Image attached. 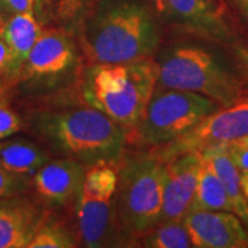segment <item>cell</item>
I'll return each mask as SVG.
<instances>
[{"label":"cell","mask_w":248,"mask_h":248,"mask_svg":"<svg viewBox=\"0 0 248 248\" xmlns=\"http://www.w3.org/2000/svg\"><path fill=\"white\" fill-rule=\"evenodd\" d=\"M84 43L95 63H124L151 57L160 43L151 10L134 0L108 4L91 17Z\"/></svg>","instance_id":"cell-3"},{"label":"cell","mask_w":248,"mask_h":248,"mask_svg":"<svg viewBox=\"0 0 248 248\" xmlns=\"http://www.w3.org/2000/svg\"><path fill=\"white\" fill-rule=\"evenodd\" d=\"M33 1L35 0H0V4L14 16L22 13H33Z\"/></svg>","instance_id":"cell-24"},{"label":"cell","mask_w":248,"mask_h":248,"mask_svg":"<svg viewBox=\"0 0 248 248\" xmlns=\"http://www.w3.org/2000/svg\"><path fill=\"white\" fill-rule=\"evenodd\" d=\"M213 210V211H233V204L225 186L215 175L213 170L202 161L200 177L195 197L189 211Z\"/></svg>","instance_id":"cell-18"},{"label":"cell","mask_w":248,"mask_h":248,"mask_svg":"<svg viewBox=\"0 0 248 248\" xmlns=\"http://www.w3.org/2000/svg\"><path fill=\"white\" fill-rule=\"evenodd\" d=\"M75 61V46L60 29L43 32L28 55L27 71L36 76H55L69 69Z\"/></svg>","instance_id":"cell-14"},{"label":"cell","mask_w":248,"mask_h":248,"mask_svg":"<svg viewBox=\"0 0 248 248\" xmlns=\"http://www.w3.org/2000/svg\"><path fill=\"white\" fill-rule=\"evenodd\" d=\"M241 185H243V192H244L246 200H247L248 203V174L241 175Z\"/></svg>","instance_id":"cell-28"},{"label":"cell","mask_w":248,"mask_h":248,"mask_svg":"<svg viewBox=\"0 0 248 248\" xmlns=\"http://www.w3.org/2000/svg\"><path fill=\"white\" fill-rule=\"evenodd\" d=\"M11 65V53L9 45L4 40V37H0V72L10 69Z\"/></svg>","instance_id":"cell-25"},{"label":"cell","mask_w":248,"mask_h":248,"mask_svg":"<svg viewBox=\"0 0 248 248\" xmlns=\"http://www.w3.org/2000/svg\"><path fill=\"white\" fill-rule=\"evenodd\" d=\"M86 178V167L73 157L50 160L32 178L43 203L62 207L78 200Z\"/></svg>","instance_id":"cell-13"},{"label":"cell","mask_w":248,"mask_h":248,"mask_svg":"<svg viewBox=\"0 0 248 248\" xmlns=\"http://www.w3.org/2000/svg\"><path fill=\"white\" fill-rule=\"evenodd\" d=\"M156 89L193 91L229 107L241 97L239 80L223 62L202 46L175 45L157 57Z\"/></svg>","instance_id":"cell-5"},{"label":"cell","mask_w":248,"mask_h":248,"mask_svg":"<svg viewBox=\"0 0 248 248\" xmlns=\"http://www.w3.org/2000/svg\"><path fill=\"white\" fill-rule=\"evenodd\" d=\"M21 119L10 108L0 104V140L16 134L21 128Z\"/></svg>","instance_id":"cell-22"},{"label":"cell","mask_w":248,"mask_h":248,"mask_svg":"<svg viewBox=\"0 0 248 248\" xmlns=\"http://www.w3.org/2000/svg\"><path fill=\"white\" fill-rule=\"evenodd\" d=\"M200 156L202 161L213 170L225 186L233 204L234 214H237L243 221L248 222V203L243 192L241 174L229 155L226 143L205 148L200 152Z\"/></svg>","instance_id":"cell-15"},{"label":"cell","mask_w":248,"mask_h":248,"mask_svg":"<svg viewBox=\"0 0 248 248\" xmlns=\"http://www.w3.org/2000/svg\"><path fill=\"white\" fill-rule=\"evenodd\" d=\"M35 127L54 149L89 167L119 163L128 142L125 128L93 107L43 112Z\"/></svg>","instance_id":"cell-1"},{"label":"cell","mask_w":248,"mask_h":248,"mask_svg":"<svg viewBox=\"0 0 248 248\" xmlns=\"http://www.w3.org/2000/svg\"><path fill=\"white\" fill-rule=\"evenodd\" d=\"M202 169L200 153H185L166 161L160 222L182 221L195 197Z\"/></svg>","instance_id":"cell-10"},{"label":"cell","mask_w":248,"mask_h":248,"mask_svg":"<svg viewBox=\"0 0 248 248\" xmlns=\"http://www.w3.org/2000/svg\"><path fill=\"white\" fill-rule=\"evenodd\" d=\"M166 161L152 152L125 159L117 174L113 207L117 231L142 237L161 218Z\"/></svg>","instance_id":"cell-4"},{"label":"cell","mask_w":248,"mask_h":248,"mask_svg":"<svg viewBox=\"0 0 248 248\" xmlns=\"http://www.w3.org/2000/svg\"><path fill=\"white\" fill-rule=\"evenodd\" d=\"M31 185L32 179H29V175L9 171L0 164V197L27 193Z\"/></svg>","instance_id":"cell-21"},{"label":"cell","mask_w":248,"mask_h":248,"mask_svg":"<svg viewBox=\"0 0 248 248\" xmlns=\"http://www.w3.org/2000/svg\"><path fill=\"white\" fill-rule=\"evenodd\" d=\"M117 172L110 164L91 166L76 203L78 240L83 247L113 246L119 234L115 219Z\"/></svg>","instance_id":"cell-7"},{"label":"cell","mask_w":248,"mask_h":248,"mask_svg":"<svg viewBox=\"0 0 248 248\" xmlns=\"http://www.w3.org/2000/svg\"><path fill=\"white\" fill-rule=\"evenodd\" d=\"M248 135V99H239L221 108L177 140L163 145L155 153L163 161L185 153H200L205 148L237 141Z\"/></svg>","instance_id":"cell-8"},{"label":"cell","mask_w":248,"mask_h":248,"mask_svg":"<svg viewBox=\"0 0 248 248\" xmlns=\"http://www.w3.org/2000/svg\"><path fill=\"white\" fill-rule=\"evenodd\" d=\"M148 248H190L193 243L184 221L159 222L141 239Z\"/></svg>","instance_id":"cell-19"},{"label":"cell","mask_w":248,"mask_h":248,"mask_svg":"<svg viewBox=\"0 0 248 248\" xmlns=\"http://www.w3.org/2000/svg\"><path fill=\"white\" fill-rule=\"evenodd\" d=\"M231 157L239 169L241 175L248 174V142L237 140L231 143H226Z\"/></svg>","instance_id":"cell-23"},{"label":"cell","mask_w":248,"mask_h":248,"mask_svg":"<svg viewBox=\"0 0 248 248\" xmlns=\"http://www.w3.org/2000/svg\"><path fill=\"white\" fill-rule=\"evenodd\" d=\"M160 16L217 42H229L232 29L219 0H153Z\"/></svg>","instance_id":"cell-9"},{"label":"cell","mask_w":248,"mask_h":248,"mask_svg":"<svg viewBox=\"0 0 248 248\" xmlns=\"http://www.w3.org/2000/svg\"><path fill=\"white\" fill-rule=\"evenodd\" d=\"M239 10L248 18V0H233Z\"/></svg>","instance_id":"cell-27"},{"label":"cell","mask_w":248,"mask_h":248,"mask_svg":"<svg viewBox=\"0 0 248 248\" xmlns=\"http://www.w3.org/2000/svg\"><path fill=\"white\" fill-rule=\"evenodd\" d=\"M46 218L43 205L25 193L0 197V248L28 247Z\"/></svg>","instance_id":"cell-12"},{"label":"cell","mask_w":248,"mask_h":248,"mask_svg":"<svg viewBox=\"0 0 248 248\" xmlns=\"http://www.w3.org/2000/svg\"><path fill=\"white\" fill-rule=\"evenodd\" d=\"M159 79V65L151 57L124 63H94L81 86V94L128 133L141 119Z\"/></svg>","instance_id":"cell-2"},{"label":"cell","mask_w":248,"mask_h":248,"mask_svg":"<svg viewBox=\"0 0 248 248\" xmlns=\"http://www.w3.org/2000/svg\"><path fill=\"white\" fill-rule=\"evenodd\" d=\"M247 226H248V222H247ZM247 231H248V229H247Z\"/></svg>","instance_id":"cell-32"},{"label":"cell","mask_w":248,"mask_h":248,"mask_svg":"<svg viewBox=\"0 0 248 248\" xmlns=\"http://www.w3.org/2000/svg\"><path fill=\"white\" fill-rule=\"evenodd\" d=\"M48 161L50 155L25 138L0 143V164L13 172L31 177Z\"/></svg>","instance_id":"cell-17"},{"label":"cell","mask_w":248,"mask_h":248,"mask_svg":"<svg viewBox=\"0 0 248 248\" xmlns=\"http://www.w3.org/2000/svg\"><path fill=\"white\" fill-rule=\"evenodd\" d=\"M78 243L75 236L58 221H50L46 218L43 225L36 232L29 243V248H72Z\"/></svg>","instance_id":"cell-20"},{"label":"cell","mask_w":248,"mask_h":248,"mask_svg":"<svg viewBox=\"0 0 248 248\" xmlns=\"http://www.w3.org/2000/svg\"><path fill=\"white\" fill-rule=\"evenodd\" d=\"M40 35L42 31L33 17V13L14 14L7 21L3 37L7 42L11 53V71H17L19 66H24Z\"/></svg>","instance_id":"cell-16"},{"label":"cell","mask_w":248,"mask_h":248,"mask_svg":"<svg viewBox=\"0 0 248 248\" xmlns=\"http://www.w3.org/2000/svg\"><path fill=\"white\" fill-rule=\"evenodd\" d=\"M240 140H243V141L248 142V135H247V137H244V138H240Z\"/></svg>","instance_id":"cell-30"},{"label":"cell","mask_w":248,"mask_h":248,"mask_svg":"<svg viewBox=\"0 0 248 248\" xmlns=\"http://www.w3.org/2000/svg\"><path fill=\"white\" fill-rule=\"evenodd\" d=\"M219 1H221V3H223V0H219Z\"/></svg>","instance_id":"cell-31"},{"label":"cell","mask_w":248,"mask_h":248,"mask_svg":"<svg viewBox=\"0 0 248 248\" xmlns=\"http://www.w3.org/2000/svg\"><path fill=\"white\" fill-rule=\"evenodd\" d=\"M182 221L189 231L193 247H248V231L233 211L196 210L189 211Z\"/></svg>","instance_id":"cell-11"},{"label":"cell","mask_w":248,"mask_h":248,"mask_svg":"<svg viewBox=\"0 0 248 248\" xmlns=\"http://www.w3.org/2000/svg\"><path fill=\"white\" fill-rule=\"evenodd\" d=\"M221 108L219 102L199 93L156 89L141 119L127 133L128 141L140 146H163Z\"/></svg>","instance_id":"cell-6"},{"label":"cell","mask_w":248,"mask_h":248,"mask_svg":"<svg viewBox=\"0 0 248 248\" xmlns=\"http://www.w3.org/2000/svg\"><path fill=\"white\" fill-rule=\"evenodd\" d=\"M80 3H81V0H62V13L63 14H72L79 7Z\"/></svg>","instance_id":"cell-26"},{"label":"cell","mask_w":248,"mask_h":248,"mask_svg":"<svg viewBox=\"0 0 248 248\" xmlns=\"http://www.w3.org/2000/svg\"><path fill=\"white\" fill-rule=\"evenodd\" d=\"M6 25H7V21L4 19L3 14H1V9H0V37H3L4 32H6Z\"/></svg>","instance_id":"cell-29"}]
</instances>
